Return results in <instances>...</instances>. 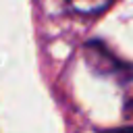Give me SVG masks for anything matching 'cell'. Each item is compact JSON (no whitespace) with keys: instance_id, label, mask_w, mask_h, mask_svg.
<instances>
[{"instance_id":"7a4b0ae2","label":"cell","mask_w":133,"mask_h":133,"mask_svg":"<svg viewBox=\"0 0 133 133\" xmlns=\"http://www.w3.org/2000/svg\"><path fill=\"white\" fill-rule=\"evenodd\" d=\"M69 6L81 15H91V12H100L104 10L108 4H112V0H66Z\"/></svg>"},{"instance_id":"6da1fadb","label":"cell","mask_w":133,"mask_h":133,"mask_svg":"<svg viewBox=\"0 0 133 133\" xmlns=\"http://www.w3.org/2000/svg\"><path fill=\"white\" fill-rule=\"evenodd\" d=\"M87 50H89V64H94L96 71L108 73L118 79V83L125 89V104L127 108L133 110V64H123L114 60V56H110L100 46H89Z\"/></svg>"},{"instance_id":"3957f363","label":"cell","mask_w":133,"mask_h":133,"mask_svg":"<svg viewBox=\"0 0 133 133\" xmlns=\"http://www.w3.org/2000/svg\"><path fill=\"white\" fill-rule=\"evenodd\" d=\"M106 133H133V127H123V129H112V131H106Z\"/></svg>"}]
</instances>
